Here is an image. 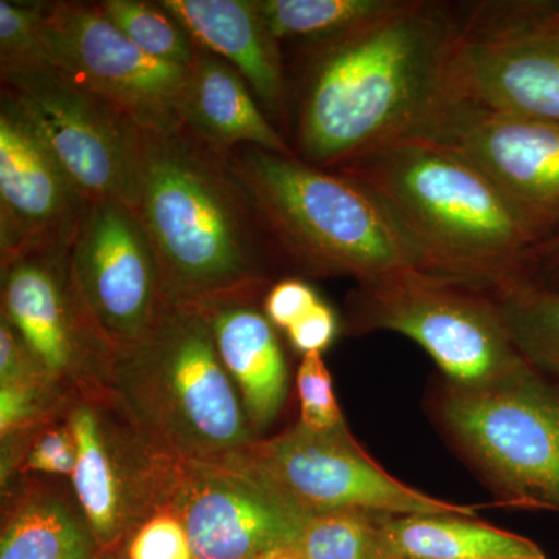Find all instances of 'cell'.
I'll return each mask as SVG.
<instances>
[{
	"label": "cell",
	"instance_id": "5b68a950",
	"mask_svg": "<svg viewBox=\"0 0 559 559\" xmlns=\"http://www.w3.org/2000/svg\"><path fill=\"white\" fill-rule=\"evenodd\" d=\"M110 371L143 430L186 462L242 455L252 426L194 305L165 310L148 336L114 349Z\"/></svg>",
	"mask_w": 559,
	"mask_h": 559
},
{
	"label": "cell",
	"instance_id": "1f68e13d",
	"mask_svg": "<svg viewBox=\"0 0 559 559\" xmlns=\"http://www.w3.org/2000/svg\"><path fill=\"white\" fill-rule=\"evenodd\" d=\"M76 444L72 433L51 430L40 437L27 459V468L46 474L69 476L76 468Z\"/></svg>",
	"mask_w": 559,
	"mask_h": 559
},
{
	"label": "cell",
	"instance_id": "52a82bcc",
	"mask_svg": "<svg viewBox=\"0 0 559 559\" xmlns=\"http://www.w3.org/2000/svg\"><path fill=\"white\" fill-rule=\"evenodd\" d=\"M345 330L403 334L455 384H488L530 364L511 340L492 290L421 270L358 283L347 299Z\"/></svg>",
	"mask_w": 559,
	"mask_h": 559
},
{
	"label": "cell",
	"instance_id": "2e32d148",
	"mask_svg": "<svg viewBox=\"0 0 559 559\" xmlns=\"http://www.w3.org/2000/svg\"><path fill=\"white\" fill-rule=\"evenodd\" d=\"M2 316L53 380L86 359L109 362L112 356L81 299L69 249L36 250L2 263Z\"/></svg>",
	"mask_w": 559,
	"mask_h": 559
},
{
	"label": "cell",
	"instance_id": "484cf974",
	"mask_svg": "<svg viewBox=\"0 0 559 559\" xmlns=\"http://www.w3.org/2000/svg\"><path fill=\"white\" fill-rule=\"evenodd\" d=\"M381 521V513L362 510L314 514L294 559H395Z\"/></svg>",
	"mask_w": 559,
	"mask_h": 559
},
{
	"label": "cell",
	"instance_id": "30bf717a",
	"mask_svg": "<svg viewBox=\"0 0 559 559\" xmlns=\"http://www.w3.org/2000/svg\"><path fill=\"white\" fill-rule=\"evenodd\" d=\"M175 509L194 559L294 558L308 513L248 451L219 462H186Z\"/></svg>",
	"mask_w": 559,
	"mask_h": 559
},
{
	"label": "cell",
	"instance_id": "ac0fdd59",
	"mask_svg": "<svg viewBox=\"0 0 559 559\" xmlns=\"http://www.w3.org/2000/svg\"><path fill=\"white\" fill-rule=\"evenodd\" d=\"M266 294L240 293L193 304L204 314L224 369L240 390L252 429L270 426L288 392V370L277 333L260 307Z\"/></svg>",
	"mask_w": 559,
	"mask_h": 559
},
{
	"label": "cell",
	"instance_id": "603a6c76",
	"mask_svg": "<svg viewBox=\"0 0 559 559\" xmlns=\"http://www.w3.org/2000/svg\"><path fill=\"white\" fill-rule=\"evenodd\" d=\"M492 293L521 355L559 384V289L518 282Z\"/></svg>",
	"mask_w": 559,
	"mask_h": 559
},
{
	"label": "cell",
	"instance_id": "836d02e7",
	"mask_svg": "<svg viewBox=\"0 0 559 559\" xmlns=\"http://www.w3.org/2000/svg\"><path fill=\"white\" fill-rule=\"evenodd\" d=\"M525 282L543 288L559 289V237L539 249Z\"/></svg>",
	"mask_w": 559,
	"mask_h": 559
},
{
	"label": "cell",
	"instance_id": "f546056e",
	"mask_svg": "<svg viewBox=\"0 0 559 559\" xmlns=\"http://www.w3.org/2000/svg\"><path fill=\"white\" fill-rule=\"evenodd\" d=\"M318 294L297 277L280 280L263 297V310L272 325L288 331L319 304Z\"/></svg>",
	"mask_w": 559,
	"mask_h": 559
},
{
	"label": "cell",
	"instance_id": "6da1fadb",
	"mask_svg": "<svg viewBox=\"0 0 559 559\" xmlns=\"http://www.w3.org/2000/svg\"><path fill=\"white\" fill-rule=\"evenodd\" d=\"M455 20L447 3L396 0L340 35L297 44L286 62L297 159L340 170L417 134L443 98Z\"/></svg>",
	"mask_w": 559,
	"mask_h": 559
},
{
	"label": "cell",
	"instance_id": "9a60e30c",
	"mask_svg": "<svg viewBox=\"0 0 559 559\" xmlns=\"http://www.w3.org/2000/svg\"><path fill=\"white\" fill-rule=\"evenodd\" d=\"M90 202L16 100L0 91V261L70 249Z\"/></svg>",
	"mask_w": 559,
	"mask_h": 559
},
{
	"label": "cell",
	"instance_id": "4316f807",
	"mask_svg": "<svg viewBox=\"0 0 559 559\" xmlns=\"http://www.w3.org/2000/svg\"><path fill=\"white\" fill-rule=\"evenodd\" d=\"M47 2L0 0V69L46 58L40 27Z\"/></svg>",
	"mask_w": 559,
	"mask_h": 559
},
{
	"label": "cell",
	"instance_id": "3957f363",
	"mask_svg": "<svg viewBox=\"0 0 559 559\" xmlns=\"http://www.w3.org/2000/svg\"><path fill=\"white\" fill-rule=\"evenodd\" d=\"M384 205L423 270L499 290L527 280L549 238L465 157L406 138L340 168Z\"/></svg>",
	"mask_w": 559,
	"mask_h": 559
},
{
	"label": "cell",
	"instance_id": "5bb4252c",
	"mask_svg": "<svg viewBox=\"0 0 559 559\" xmlns=\"http://www.w3.org/2000/svg\"><path fill=\"white\" fill-rule=\"evenodd\" d=\"M412 138L465 157L536 229L559 237V123L441 102Z\"/></svg>",
	"mask_w": 559,
	"mask_h": 559
},
{
	"label": "cell",
	"instance_id": "d6986e66",
	"mask_svg": "<svg viewBox=\"0 0 559 559\" xmlns=\"http://www.w3.org/2000/svg\"><path fill=\"white\" fill-rule=\"evenodd\" d=\"M179 119L186 130L219 150L257 146L297 157L238 70L201 46L189 68Z\"/></svg>",
	"mask_w": 559,
	"mask_h": 559
},
{
	"label": "cell",
	"instance_id": "8992f818",
	"mask_svg": "<svg viewBox=\"0 0 559 559\" xmlns=\"http://www.w3.org/2000/svg\"><path fill=\"white\" fill-rule=\"evenodd\" d=\"M429 417L499 506L559 514V384L528 364L481 385L441 378Z\"/></svg>",
	"mask_w": 559,
	"mask_h": 559
},
{
	"label": "cell",
	"instance_id": "9c48e42d",
	"mask_svg": "<svg viewBox=\"0 0 559 559\" xmlns=\"http://www.w3.org/2000/svg\"><path fill=\"white\" fill-rule=\"evenodd\" d=\"M0 81L91 201L132 209L140 128L134 121L46 58L2 68Z\"/></svg>",
	"mask_w": 559,
	"mask_h": 559
},
{
	"label": "cell",
	"instance_id": "e0dca14e",
	"mask_svg": "<svg viewBox=\"0 0 559 559\" xmlns=\"http://www.w3.org/2000/svg\"><path fill=\"white\" fill-rule=\"evenodd\" d=\"M202 49L229 62L290 143L293 109L282 43L270 31L260 0H160Z\"/></svg>",
	"mask_w": 559,
	"mask_h": 559
},
{
	"label": "cell",
	"instance_id": "8fae6325",
	"mask_svg": "<svg viewBox=\"0 0 559 559\" xmlns=\"http://www.w3.org/2000/svg\"><path fill=\"white\" fill-rule=\"evenodd\" d=\"M46 60L146 130L182 127L189 68L151 58L102 13L97 2H47L40 27Z\"/></svg>",
	"mask_w": 559,
	"mask_h": 559
},
{
	"label": "cell",
	"instance_id": "277c9868",
	"mask_svg": "<svg viewBox=\"0 0 559 559\" xmlns=\"http://www.w3.org/2000/svg\"><path fill=\"white\" fill-rule=\"evenodd\" d=\"M230 160L288 270L358 283L425 271L409 238L358 180L257 146L231 150Z\"/></svg>",
	"mask_w": 559,
	"mask_h": 559
},
{
	"label": "cell",
	"instance_id": "f1b7e54d",
	"mask_svg": "<svg viewBox=\"0 0 559 559\" xmlns=\"http://www.w3.org/2000/svg\"><path fill=\"white\" fill-rule=\"evenodd\" d=\"M130 559H194L179 518L159 514L142 525L128 549Z\"/></svg>",
	"mask_w": 559,
	"mask_h": 559
},
{
	"label": "cell",
	"instance_id": "44dd1931",
	"mask_svg": "<svg viewBox=\"0 0 559 559\" xmlns=\"http://www.w3.org/2000/svg\"><path fill=\"white\" fill-rule=\"evenodd\" d=\"M70 433L76 444L73 487L92 533L102 544L112 543L123 528L127 503L123 484L95 412L79 406L70 415Z\"/></svg>",
	"mask_w": 559,
	"mask_h": 559
},
{
	"label": "cell",
	"instance_id": "7402d4cb",
	"mask_svg": "<svg viewBox=\"0 0 559 559\" xmlns=\"http://www.w3.org/2000/svg\"><path fill=\"white\" fill-rule=\"evenodd\" d=\"M0 559H92L90 538L53 498H33L11 514Z\"/></svg>",
	"mask_w": 559,
	"mask_h": 559
},
{
	"label": "cell",
	"instance_id": "d4e9b609",
	"mask_svg": "<svg viewBox=\"0 0 559 559\" xmlns=\"http://www.w3.org/2000/svg\"><path fill=\"white\" fill-rule=\"evenodd\" d=\"M97 5L135 47L151 58L180 68L193 64L200 46L160 0H102Z\"/></svg>",
	"mask_w": 559,
	"mask_h": 559
},
{
	"label": "cell",
	"instance_id": "e575fe53",
	"mask_svg": "<svg viewBox=\"0 0 559 559\" xmlns=\"http://www.w3.org/2000/svg\"><path fill=\"white\" fill-rule=\"evenodd\" d=\"M280 559H294V558H280Z\"/></svg>",
	"mask_w": 559,
	"mask_h": 559
},
{
	"label": "cell",
	"instance_id": "7a4b0ae2",
	"mask_svg": "<svg viewBox=\"0 0 559 559\" xmlns=\"http://www.w3.org/2000/svg\"><path fill=\"white\" fill-rule=\"evenodd\" d=\"M132 210L156 253L170 304L266 294L288 270L230 151L183 127L139 128Z\"/></svg>",
	"mask_w": 559,
	"mask_h": 559
},
{
	"label": "cell",
	"instance_id": "ba28073f",
	"mask_svg": "<svg viewBox=\"0 0 559 559\" xmlns=\"http://www.w3.org/2000/svg\"><path fill=\"white\" fill-rule=\"evenodd\" d=\"M441 102L559 123V2H477L455 20Z\"/></svg>",
	"mask_w": 559,
	"mask_h": 559
},
{
	"label": "cell",
	"instance_id": "4fadbf2b",
	"mask_svg": "<svg viewBox=\"0 0 559 559\" xmlns=\"http://www.w3.org/2000/svg\"><path fill=\"white\" fill-rule=\"evenodd\" d=\"M69 260L81 299L114 349L148 336L170 307L156 253L123 202H90Z\"/></svg>",
	"mask_w": 559,
	"mask_h": 559
},
{
	"label": "cell",
	"instance_id": "ffe728a7",
	"mask_svg": "<svg viewBox=\"0 0 559 559\" xmlns=\"http://www.w3.org/2000/svg\"><path fill=\"white\" fill-rule=\"evenodd\" d=\"M395 559H547L538 544L460 514H382Z\"/></svg>",
	"mask_w": 559,
	"mask_h": 559
},
{
	"label": "cell",
	"instance_id": "cb8c5ba5",
	"mask_svg": "<svg viewBox=\"0 0 559 559\" xmlns=\"http://www.w3.org/2000/svg\"><path fill=\"white\" fill-rule=\"evenodd\" d=\"M396 0H260L261 13L280 40L311 43L340 35L392 9Z\"/></svg>",
	"mask_w": 559,
	"mask_h": 559
},
{
	"label": "cell",
	"instance_id": "d6a6232c",
	"mask_svg": "<svg viewBox=\"0 0 559 559\" xmlns=\"http://www.w3.org/2000/svg\"><path fill=\"white\" fill-rule=\"evenodd\" d=\"M337 331V319L329 305L319 301L288 330L290 344L304 355L329 348Z\"/></svg>",
	"mask_w": 559,
	"mask_h": 559
},
{
	"label": "cell",
	"instance_id": "7c38bea8",
	"mask_svg": "<svg viewBox=\"0 0 559 559\" xmlns=\"http://www.w3.org/2000/svg\"><path fill=\"white\" fill-rule=\"evenodd\" d=\"M248 455L311 514L362 510L392 516L477 518V506L432 498L390 476L362 451L345 425L318 432L299 423L274 439L252 444Z\"/></svg>",
	"mask_w": 559,
	"mask_h": 559
},
{
	"label": "cell",
	"instance_id": "4dcf8cb0",
	"mask_svg": "<svg viewBox=\"0 0 559 559\" xmlns=\"http://www.w3.org/2000/svg\"><path fill=\"white\" fill-rule=\"evenodd\" d=\"M43 381L0 384V430L13 432L38 417L43 409Z\"/></svg>",
	"mask_w": 559,
	"mask_h": 559
},
{
	"label": "cell",
	"instance_id": "83f0119b",
	"mask_svg": "<svg viewBox=\"0 0 559 559\" xmlns=\"http://www.w3.org/2000/svg\"><path fill=\"white\" fill-rule=\"evenodd\" d=\"M301 425L311 430H333L345 425L331 378L320 353H308L297 371Z\"/></svg>",
	"mask_w": 559,
	"mask_h": 559
}]
</instances>
